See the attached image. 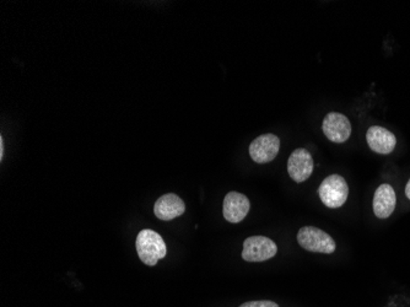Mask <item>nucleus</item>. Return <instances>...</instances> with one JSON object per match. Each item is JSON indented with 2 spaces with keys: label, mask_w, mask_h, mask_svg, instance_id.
I'll return each mask as SVG.
<instances>
[{
  "label": "nucleus",
  "mask_w": 410,
  "mask_h": 307,
  "mask_svg": "<svg viewBox=\"0 0 410 307\" xmlns=\"http://www.w3.org/2000/svg\"><path fill=\"white\" fill-rule=\"evenodd\" d=\"M185 202L174 193H168L159 198L154 205V213L160 220H174L185 214Z\"/></svg>",
  "instance_id": "obj_10"
},
{
  "label": "nucleus",
  "mask_w": 410,
  "mask_h": 307,
  "mask_svg": "<svg viewBox=\"0 0 410 307\" xmlns=\"http://www.w3.org/2000/svg\"><path fill=\"white\" fill-rule=\"evenodd\" d=\"M318 194L322 203L328 208H341L347 202L349 187L347 181L339 174H330L322 181Z\"/></svg>",
  "instance_id": "obj_2"
},
{
  "label": "nucleus",
  "mask_w": 410,
  "mask_h": 307,
  "mask_svg": "<svg viewBox=\"0 0 410 307\" xmlns=\"http://www.w3.org/2000/svg\"><path fill=\"white\" fill-rule=\"evenodd\" d=\"M324 135L333 143H344L352 135V123L349 118L338 112H330L322 123Z\"/></svg>",
  "instance_id": "obj_6"
},
{
  "label": "nucleus",
  "mask_w": 410,
  "mask_h": 307,
  "mask_svg": "<svg viewBox=\"0 0 410 307\" xmlns=\"http://www.w3.org/2000/svg\"><path fill=\"white\" fill-rule=\"evenodd\" d=\"M251 204L249 198L238 192H230L226 194L223 204V214L229 223L237 224L249 214Z\"/></svg>",
  "instance_id": "obj_8"
},
{
  "label": "nucleus",
  "mask_w": 410,
  "mask_h": 307,
  "mask_svg": "<svg viewBox=\"0 0 410 307\" xmlns=\"http://www.w3.org/2000/svg\"><path fill=\"white\" fill-rule=\"evenodd\" d=\"M297 242L310 252L330 255L335 251L334 240L327 232L313 226H305L299 230Z\"/></svg>",
  "instance_id": "obj_3"
},
{
  "label": "nucleus",
  "mask_w": 410,
  "mask_h": 307,
  "mask_svg": "<svg viewBox=\"0 0 410 307\" xmlns=\"http://www.w3.org/2000/svg\"><path fill=\"white\" fill-rule=\"evenodd\" d=\"M3 157H4V139L1 137L0 138V159L3 160Z\"/></svg>",
  "instance_id": "obj_13"
},
{
  "label": "nucleus",
  "mask_w": 410,
  "mask_h": 307,
  "mask_svg": "<svg viewBox=\"0 0 410 307\" xmlns=\"http://www.w3.org/2000/svg\"><path fill=\"white\" fill-rule=\"evenodd\" d=\"M279 149L280 139L275 134H263L255 138L249 145V157L254 163H271L277 157Z\"/></svg>",
  "instance_id": "obj_5"
},
{
  "label": "nucleus",
  "mask_w": 410,
  "mask_h": 307,
  "mask_svg": "<svg viewBox=\"0 0 410 307\" xmlns=\"http://www.w3.org/2000/svg\"><path fill=\"white\" fill-rule=\"evenodd\" d=\"M277 244L264 236H252L243 242L242 258L246 262H264L277 255Z\"/></svg>",
  "instance_id": "obj_4"
},
{
  "label": "nucleus",
  "mask_w": 410,
  "mask_h": 307,
  "mask_svg": "<svg viewBox=\"0 0 410 307\" xmlns=\"http://www.w3.org/2000/svg\"><path fill=\"white\" fill-rule=\"evenodd\" d=\"M397 197L392 185L383 183L375 192L374 196V213L380 219H387L396 208Z\"/></svg>",
  "instance_id": "obj_11"
},
{
  "label": "nucleus",
  "mask_w": 410,
  "mask_h": 307,
  "mask_svg": "<svg viewBox=\"0 0 410 307\" xmlns=\"http://www.w3.org/2000/svg\"><path fill=\"white\" fill-rule=\"evenodd\" d=\"M405 196L410 201V180L408 181V183H407V187H405Z\"/></svg>",
  "instance_id": "obj_14"
},
{
  "label": "nucleus",
  "mask_w": 410,
  "mask_h": 307,
  "mask_svg": "<svg viewBox=\"0 0 410 307\" xmlns=\"http://www.w3.org/2000/svg\"><path fill=\"white\" fill-rule=\"evenodd\" d=\"M288 172L295 182H305L313 172V159L310 151L302 148L293 151L288 161Z\"/></svg>",
  "instance_id": "obj_7"
},
{
  "label": "nucleus",
  "mask_w": 410,
  "mask_h": 307,
  "mask_svg": "<svg viewBox=\"0 0 410 307\" xmlns=\"http://www.w3.org/2000/svg\"><path fill=\"white\" fill-rule=\"evenodd\" d=\"M240 307H279L275 302H269V300H260V302H244Z\"/></svg>",
  "instance_id": "obj_12"
},
{
  "label": "nucleus",
  "mask_w": 410,
  "mask_h": 307,
  "mask_svg": "<svg viewBox=\"0 0 410 307\" xmlns=\"http://www.w3.org/2000/svg\"><path fill=\"white\" fill-rule=\"evenodd\" d=\"M366 140L371 150L381 155L391 154L397 144L396 135L386 128L380 127V126H374L367 130Z\"/></svg>",
  "instance_id": "obj_9"
},
{
  "label": "nucleus",
  "mask_w": 410,
  "mask_h": 307,
  "mask_svg": "<svg viewBox=\"0 0 410 307\" xmlns=\"http://www.w3.org/2000/svg\"><path fill=\"white\" fill-rule=\"evenodd\" d=\"M137 251L139 258L146 266H155L168 253L166 244L160 234L145 229L139 232L137 238Z\"/></svg>",
  "instance_id": "obj_1"
}]
</instances>
